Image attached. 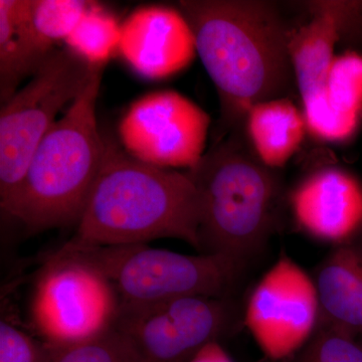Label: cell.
Wrapping results in <instances>:
<instances>
[{
  "label": "cell",
  "instance_id": "1",
  "mask_svg": "<svg viewBox=\"0 0 362 362\" xmlns=\"http://www.w3.org/2000/svg\"><path fill=\"white\" fill-rule=\"evenodd\" d=\"M197 54L220 98L213 143L244 129L255 105L297 90L290 28L275 4L259 0H183ZM291 99V98H290Z\"/></svg>",
  "mask_w": 362,
  "mask_h": 362
},
{
  "label": "cell",
  "instance_id": "2",
  "mask_svg": "<svg viewBox=\"0 0 362 362\" xmlns=\"http://www.w3.org/2000/svg\"><path fill=\"white\" fill-rule=\"evenodd\" d=\"M202 199L187 173L133 158L105 139L101 166L74 242L92 246L177 239L201 252Z\"/></svg>",
  "mask_w": 362,
  "mask_h": 362
},
{
  "label": "cell",
  "instance_id": "3",
  "mask_svg": "<svg viewBox=\"0 0 362 362\" xmlns=\"http://www.w3.org/2000/svg\"><path fill=\"white\" fill-rule=\"evenodd\" d=\"M187 173L201 194V254L246 268L277 228L284 197L278 171L262 163L242 129L211 143Z\"/></svg>",
  "mask_w": 362,
  "mask_h": 362
},
{
  "label": "cell",
  "instance_id": "4",
  "mask_svg": "<svg viewBox=\"0 0 362 362\" xmlns=\"http://www.w3.org/2000/svg\"><path fill=\"white\" fill-rule=\"evenodd\" d=\"M105 68L47 131L2 211L30 232L78 223L101 166L105 139L96 105Z\"/></svg>",
  "mask_w": 362,
  "mask_h": 362
},
{
  "label": "cell",
  "instance_id": "5",
  "mask_svg": "<svg viewBox=\"0 0 362 362\" xmlns=\"http://www.w3.org/2000/svg\"><path fill=\"white\" fill-rule=\"evenodd\" d=\"M59 251L101 272L120 303L127 304L182 297L230 298L246 269L221 255L190 256L146 244L92 246L71 240Z\"/></svg>",
  "mask_w": 362,
  "mask_h": 362
},
{
  "label": "cell",
  "instance_id": "6",
  "mask_svg": "<svg viewBox=\"0 0 362 362\" xmlns=\"http://www.w3.org/2000/svg\"><path fill=\"white\" fill-rule=\"evenodd\" d=\"M70 49H54L0 112V206L25 177L30 159L57 116L83 92L95 71Z\"/></svg>",
  "mask_w": 362,
  "mask_h": 362
},
{
  "label": "cell",
  "instance_id": "7",
  "mask_svg": "<svg viewBox=\"0 0 362 362\" xmlns=\"http://www.w3.org/2000/svg\"><path fill=\"white\" fill-rule=\"evenodd\" d=\"M120 304L113 285L101 272L59 250L40 272L30 313L45 344L62 347L112 329Z\"/></svg>",
  "mask_w": 362,
  "mask_h": 362
},
{
  "label": "cell",
  "instance_id": "8",
  "mask_svg": "<svg viewBox=\"0 0 362 362\" xmlns=\"http://www.w3.org/2000/svg\"><path fill=\"white\" fill-rule=\"evenodd\" d=\"M240 319L232 297H182L121 303L113 327L141 362H188L207 343L235 329Z\"/></svg>",
  "mask_w": 362,
  "mask_h": 362
},
{
  "label": "cell",
  "instance_id": "9",
  "mask_svg": "<svg viewBox=\"0 0 362 362\" xmlns=\"http://www.w3.org/2000/svg\"><path fill=\"white\" fill-rule=\"evenodd\" d=\"M211 117L175 90H157L131 105L119 124L121 146L156 168H194L204 156Z\"/></svg>",
  "mask_w": 362,
  "mask_h": 362
},
{
  "label": "cell",
  "instance_id": "10",
  "mask_svg": "<svg viewBox=\"0 0 362 362\" xmlns=\"http://www.w3.org/2000/svg\"><path fill=\"white\" fill-rule=\"evenodd\" d=\"M320 316L313 277L282 255L252 290L243 321L267 356L283 361L310 339Z\"/></svg>",
  "mask_w": 362,
  "mask_h": 362
},
{
  "label": "cell",
  "instance_id": "11",
  "mask_svg": "<svg viewBox=\"0 0 362 362\" xmlns=\"http://www.w3.org/2000/svg\"><path fill=\"white\" fill-rule=\"evenodd\" d=\"M309 13L308 21L290 28L289 35L290 56L307 131L321 141H346L354 133L335 115L327 97L335 45L342 39L345 2H311Z\"/></svg>",
  "mask_w": 362,
  "mask_h": 362
},
{
  "label": "cell",
  "instance_id": "12",
  "mask_svg": "<svg viewBox=\"0 0 362 362\" xmlns=\"http://www.w3.org/2000/svg\"><path fill=\"white\" fill-rule=\"evenodd\" d=\"M118 52L138 75L163 80L185 70L197 56L194 32L181 11L141 7L121 25Z\"/></svg>",
  "mask_w": 362,
  "mask_h": 362
},
{
  "label": "cell",
  "instance_id": "13",
  "mask_svg": "<svg viewBox=\"0 0 362 362\" xmlns=\"http://www.w3.org/2000/svg\"><path fill=\"white\" fill-rule=\"evenodd\" d=\"M295 223L307 235L335 246L362 233V185L343 169H318L289 197Z\"/></svg>",
  "mask_w": 362,
  "mask_h": 362
},
{
  "label": "cell",
  "instance_id": "14",
  "mask_svg": "<svg viewBox=\"0 0 362 362\" xmlns=\"http://www.w3.org/2000/svg\"><path fill=\"white\" fill-rule=\"evenodd\" d=\"M312 277L320 320L362 340V233L333 247Z\"/></svg>",
  "mask_w": 362,
  "mask_h": 362
},
{
  "label": "cell",
  "instance_id": "15",
  "mask_svg": "<svg viewBox=\"0 0 362 362\" xmlns=\"http://www.w3.org/2000/svg\"><path fill=\"white\" fill-rule=\"evenodd\" d=\"M54 49L35 32L33 0H0V100L4 104Z\"/></svg>",
  "mask_w": 362,
  "mask_h": 362
},
{
  "label": "cell",
  "instance_id": "16",
  "mask_svg": "<svg viewBox=\"0 0 362 362\" xmlns=\"http://www.w3.org/2000/svg\"><path fill=\"white\" fill-rule=\"evenodd\" d=\"M307 126L303 112L290 98L262 102L247 112L245 135L262 163L283 168L303 142Z\"/></svg>",
  "mask_w": 362,
  "mask_h": 362
},
{
  "label": "cell",
  "instance_id": "17",
  "mask_svg": "<svg viewBox=\"0 0 362 362\" xmlns=\"http://www.w3.org/2000/svg\"><path fill=\"white\" fill-rule=\"evenodd\" d=\"M120 40L121 25L115 16L93 1L64 42L92 68H105L118 52Z\"/></svg>",
  "mask_w": 362,
  "mask_h": 362
},
{
  "label": "cell",
  "instance_id": "18",
  "mask_svg": "<svg viewBox=\"0 0 362 362\" xmlns=\"http://www.w3.org/2000/svg\"><path fill=\"white\" fill-rule=\"evenodd\" d=\"M331 109L352 132L362 116V56L346 52L335 56L327 80Z\"/></svg>",
  "mask_w": 362,
  "mask_h": 362
},
{
  "label": "cell",
  "instance_id": "19",
  "mask_svg": "<svg viewBox=\"0 0 362 362\" xmlns=\"http://www.w3.org/2000/svg\"><path fill=\"white\" fill-rule=\"evenodd\" d=\"M49 349L52 362H141L127 338L114 327L85 341Z\"/></svg>",
  "mask_w": 362,
  "mask_h": 362
},
{
  "label": "cell",
  "instance_id": "20",
  "mask_svg": "<svg viewBox=\"0 0 362 362\" xmlns=\"http://www.w3.org/2000/svg\"><path fill=\"white\" fill-rule=\"evenodd\" d=\"M92 4L87 0H33L35 32L54 49V42H65Z\"/></svg>",
  "mask_w": 362,
  "mask_h": 362
},
{
  "label": "cell",
  "instance_id": "21",
  "mask_svg": "<svg viewBox=\"0 0 362 362\" xmlns=\"http://www.w3.org/2000/svg\"><path fill=\"white\" fill-rule=\"evenodd\" d=\"M288 362H362V340L320 320L310 339Z\"/></svg>",
  "mask_w": 362,
  "mask_h": 362
},
{
  "label": "cell",
  "instance_id": "22",
  "mask_svg": "<svg viewBox=\"0 0 362 362\" xmlns=\"http://www.w3.org/2000/svg\"><path fill=\"white\" fill-rule=\"evenodd\" d=\"M0 362H52L51 349L11 323L0 322Z\"/></svg>",
  "mask_w": 362,
  "mask_h": 362
},
{
  "label": "cell",
  "instance_id": "23",
  "mask_svg": "<svg viewBox=\"0 0 362 362\" xmlns=\"http://www.w3.org/2000/svg\"><path fill=\"white\" fill-rule=\"evenodd\" d=\"M188 362H233L218 340L207 343Z\"/></svg>",
  "mask_w": 362,
  "mask_h": 362
},
{
  "label": "cell",
  "instance_id": "24",
  "mask_svg": "<svg viewBox=\"0 0 362 362\" xmlns=\"http://www.w3.org/2000/svg\"><path fill=\"white\" fill-rule=\"evenodd\" d=\"M354 9L344 37H352L362 42V1H356Z\"/></svg>",
  "mask_w": 362,
  "mask_h": 362
}]
</instances>
